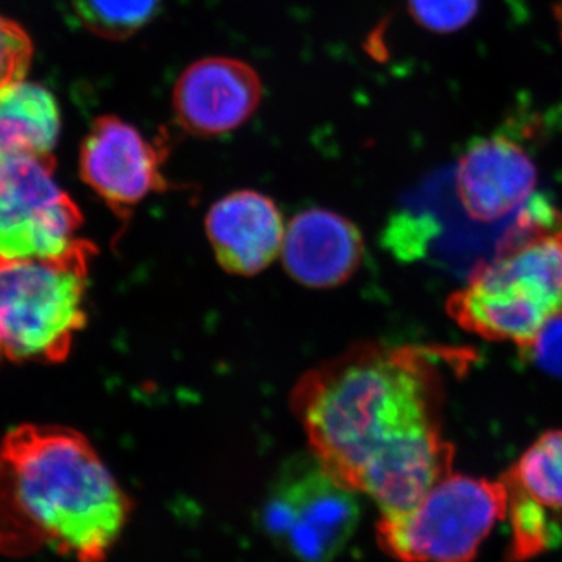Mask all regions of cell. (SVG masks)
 I'll use <instances>...</instances> for the list:
<instances>
[{
  "mask_svg": "<svg viewBox=\"0 0 562 562\" xmlns=\"http://www.w3.org/2000/svg\"><path fill=\"white\" fill-rule=\"evenodd\" d=\"M502 482L543 508L562 512V430L539 436Z\"/></svg>",
  "mask_w": 562,
  "mask_h": 562,
  "instance_id": "cell-14",
  "label": "cell"
},
{
  "mask_svg": "<svg viewBox=\"0 0 562 562\" xmlns=\"http://www.w3.org/2000/svg\"><path fill=\"white\" fill-rule=\"evenodd\" d=\"M262 99L260 74L246 61L209 57L192 63L173 87L177 124L194 136H220L241 127Z\"/></svg>",
  "mask_w": 562,
  "mask_h": 562,
  "instance_id": "cell-9",
  "label": "cell"
},
{
  "mask_svg": "<svg viewBox=\"0 0 562 562\" xmlns=\"http://www.w3.org/2000/svg\"><path fill=\"white\" fill-rule=\"evenodd\" d=\"M81 24L106 40H127L149 24L161 0H72Z\"/></svg>",
  "mask_w": 562,
  "mask_h": 562,
  "instance_id": "cell-15",
  "label": "cell"
},
{
  "mask_svg": "<svg viewBox=\"0 0 562 562\" xmlns=\"http://www.w3.org/2000/svg\"><path fill=\"white\" fill-rule=\"evenodd\" d=\"M94 247L80 239L57 257L0 255V357L66 360L87 324L85 295Z\"/></svg>",
  "mask_w": 562,
  "mask_h": 562,
  "instance_id": "cell-4",
  "label": "cell"
},
{
  "mask_svg": "<svg viewBox=\"0 0 562 562\" xmlns=\"http://www.w3.org/2000/svg\"><path fill=\"white\" fill-rule=\"evenodd\" d=\"M166 155L161 139L147 138L121 117H98L81 144V179L114 213L127 216L150 194L168 188Z\"/></svg>",
  "mask_w": 562,
  "mask_h": 562,
  "instance_id": "cell-8",
  "label": "cell"
},
{
  "mask_svg": "<svg viewBox=\"0 0 562 562\" xmlns=\"http://www.w3.org/2000/svg\"><path fill=\"white\" fill-rule=\"evenodd\" d=\"M31 36L18 22L0 16V91L25 80L32 65Z\"/></svg>",
  "mask_w": 562,
  "mask_h": 562,
  "instance_id": "cell-18",
  "label": "cell"
},
{
  "mask_svg": "<svg viewBox=\"0 0 562 562\" xmlns=\"http://www.w3.org/2000/svg\"><path fill=\"white\" fill-rule=\"evenodd\" d=\"M81 221L55 180L54 155L0 160V255L57 257L80 241Z\"/></svg>",
  "mask_w": 562,
  "mask_h": 562,
  "instance_id": "cell-7",
  "label": "cell"
},
{
  "mask_svg": "<svg viewBox=\"0 0 562 562\" xmlns=\"http://www.w3.org/2000/svg\"><path fill=\"white\" fill-rule=\"evenodd\" d=\"M205 227L217 261L235 276H255L268 268L281 254L286 233L272 199L250 190L214 203Z\"/></svg>",
  "mask_w": 562,
  "mask_h": 562,
  "instance_id": "cell-11",
  "label": "cell"
},
{
  "mask_svg": "<svg viewBox=\"0 0 562 562\" xmlns=\"http://www.w3.org/2000/svg\"><path fill=\"white\" fill-rule=\"evenodd\" d=\"M133 503L91 442L54 425H21L0 442V553L50 549L103 562Z\"/></svg>",
  "mask_w": 562,
  "mask_h": 562,
  "instance_id": "cell-2",
  "label": "cell"
},
{
  "mask_svg": "<svg viewBox=\"0 0 562 562\" xmlns=\"http://www.w3.org/2000/svg\"><path fill=\"white\" fill-rule=\"evenodd\" d=\"M413 20L425 31L449 35L468 27L482 0H406Z\"/></svg>",
  "mask_w": 562,
  "mask_h": 562,
  "instance_id": "cell-17",
  "label": "cell"
},
{
  "mask_svg": "<svg viewBox=\"0 0 562 562\" xmlns=\"http://www.w3.org/2000/svg\"><path fill=\"white\" fill-rule=\"evenodd\" d=\"M508 513H512L513 525L509 561H527L557 547L562 538L560 522L546 513L547 508L524 494L512 490H508Z\"/></svg>",
  "mask_w": 562,
  "mask_h": 562,
  "instance_id": "cell-16",
  "label": "cell"
},
{
  "mask_svg": "<svg viewBox=\"0 0 562 562\" xmlns=\"http://www.w3.org/2000/svg\"><path fill=\"white\" fill-rule=\"evenodd\" d=\"M362 236L357 225L333 211H302L288 225L281 257L292 279L303 286L333 288L360 268Z\"/></svg>",
  "mask_w": 562,
  "mask_h": 562,
  "instance_id": "cell-12",
  "label": "cell"
},
{
  "mask_svg": "<svg viewBox=\"0 0 562 562\" xmlns=\"http://www.w3.org/2000/svg\"><path fill=\"white\" fill-rule=\"evenodd\" d=\"M554 20H557L558 29H560V36L562 41V0L554 5Z\"/></svg>",
  "mask_w": 562,
  "mask_h": 562,
  "instance_id": "cell-20",
  "label": "cell"
},
{
  "mask_svg": "<svg viewBox=\"0 0 562 562\" xmlns=\"http://www.w3.org/2000/svg\"><path fill=\"white\" fill-rule=\"evenodd\" d=\"M524 350L543 372L562 376V316L550 321Z\"/></svg>",
  "mask_w": 562,
  "mask_h": 562,
  "instance_id": "cell-19",
  "label": "cell"
},
{
  "mask_svg": "<svg viewBox=\"0 0 562 562\" xmlns=\"http://www.w3.org/2000/svg\"><path fill=\"white\" fill-rule=\"evenodd\" d=\"M508 506L505 483L449 473L413 508L382 514L376 539L401 562H473Z\"/></svg>",
  "mask_w": 562,
  "mask_h": 562,
  "instance_id": "cell-5",
  "label": "cell"
},
{
  "mask_svg": "<svg viewBox=\"0 0 562 562\" xmlns=\"http://www.w3.org/2000/svg\"><path fill=\"white\" fill-rule=\"evenodd\" d=\"M442 376L430 350L364 344L301 376L291 409L316 460L353 492L439 435Z\"/></svg>",
  "mask_w": 562,
  "mask_h": 562,
  "instance_id": "cell-1",
  "label": "cell"
},
{
  "mask_svg": "<svg viewBox=\"0 0 562 562\" xmlns=\"http://www.w3.org/2000/svg\"><path fill=\"white\" fill-rule=\"evenodd\" d=\"M447 312L465 331L522 349L562 316L561 211L532 195L497 257L450 295Z\"/></svg>",
  "mask_w": 562,
  "mask_h": 562,
  "instance_id": "cell-3",
  "label": "cell"
},
{
  "mask_svg": "<svg viewBox=\"0 0 562 562\" xmlns=\"http://www.w3.org/2000/svg\"><path fill=\"white\" fill-rule=\"evenodd\" d=\"M60 128V109L46 88L22 80L0 91V160L52 155Z\"/></svg>",
  "mask_w": 562,
  "mask_h": 562,
  "instance_id": "cell-13",
  "label": "cell"
},
{
  "mask_svg": "<svg viewBox=\"0 0 562 562\" xmlns=\"http://www.w3.org/2000/svg\"><path fill=\"white\" fill-rule=\"evenodd\" d=\"M355 494L333 479L314 454L292 458L262 505V528L297 560L331 562L360 522Z\"/></svg>",
  "mask_w": 562,
  "mask_h": 562,
  "instance_id": "cell-6",
  "label": "cell"
},
{
  "mask_svg": "<svg viewBox=\"0 0 562 562\" xmlns=\"http://www.w3.org/2000/svg\"><path fill=\"white\" fill-rule=\"evenodd\" d=\"M538 169L527 150L508 136L476 138L454 172V190L473 221L505 220L535 195Z\"/></svg>",
  "mask_w": 562,
  "mask_h": 562,
  "instance_id": "cell-10",
  "label": "cell"
}]
</instances>
